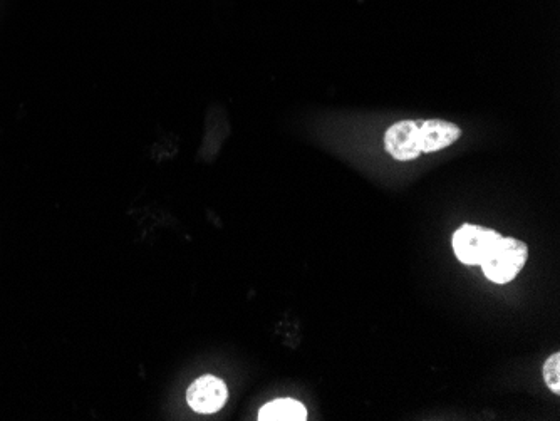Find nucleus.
<instances>
[{
    "label": "nucleus",
    "instance_id": "nucleus-1",
    "mask_svg": "<svg viewBox=\"0 0 560 421\" xmlns=\"http://www.w3.org/2000/svg\"><path fill=\"white\" fill-rule=\"evenodd\" d=\"M527 259H529L527 244L514 237L500 235L480 266L488 281L507 284L519 276V272L527 264Z\"/></svg>",
    "mask_w": 560,
    "mask_h": 421
},
{
    "label": "nucleus",
    "instance_id": "nucleus-2",
    "mask_svg": "<svg viewBox=\"0 0 560 421\" xmlns=\"http://www.w3.org/2000/svg\"><path fill=\"white\" fill-rule=\"evenodd\" d=\"M500 235L480 225L465 224L453 235V249L467 266H480Z\"/></svg>",
    "mask_w": 560,
    "mask_h": 421
},
{
    "label": "nucleus",
    "instance_id": "nucleus-3",
    "mask_svg": "<svg viewBox=\"0 0 560 421\" xmlns=\"http://www.w3.org/2000/svg\"><path fill=\"white\" fill-rule=\"evenodd\" d=\"M229 400V388L220 378L205 375L193 381L187 391V401L190 408L202 415H212L222 410Z\"/></svg>",
    "mask_w": 560,
    "mask_h": 421
},
{
    "label": "nucleus",
    "instance_id": "nucleus-4",
    "mask_svg": "<svg viewBox=\"0 0 560 421\" xmlns=\"http://www.w3.org/2000/svg\"><path fill=\"white\" fill-rule=\"evenodd\" d=\"M384 146L389 155L400 160L410 162L416 160L423 153L420 141V123L416 121H398L384 135Z\"/></svg>",
    "mask_w": 560,
    "mask_h": 421
},
{
    "label": "nucleus",
    "instance_id": "nucleus-5",
    "mask_svg": "<svg viewBox=\"0 0 560 421\" xmlns=\"http://www.w3.org/2000/svg\"><path fill=\"white\" fill-rule=\"evenodd\" d=\"M462 130L455 123L445 120L423 121L420 125L421 151L435 153L457 143Z\"/></svg>",
    "mask_w": 560,
    "mask_h": 421
},
{
    "label": "nucleus",
    "instance_id": "nucleus-6",
    "mask_svg": "<svg viewBox=\"0 0 560 421\" xmlns=\"http://www.w3.org/2000/svg\"><path fill=\"white\" fill-rule=\"evenodd\" d=\"M260 421H306V406L292 398H279L262 406L259 411Z\"/></svg>",
    "mask_w": 560,
    "mask_h": 421
},
{
    "label": "nucleus",
    "instance_id": "nucleus-7",
    "mask_svg": "<svg viewBox=\"0 0 560 421\" xmlns=\"http://www.w3.org/2000/svg\"><path fill=\"white\" fill-rule=\"evenodd\" d=\"M545 385L549 386L550 391L555 395L560 393V354L554 353L544 364Z\"/></svg>",
    "mask_w": 560,
    "mask_h": 421
}]
</instances>
